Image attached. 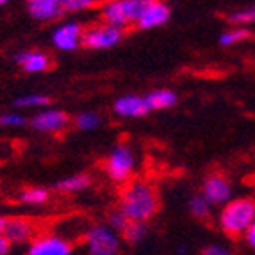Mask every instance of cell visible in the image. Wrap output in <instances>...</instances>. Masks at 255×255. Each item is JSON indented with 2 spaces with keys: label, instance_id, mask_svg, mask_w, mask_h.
I'll return each instance as SVG.
<instances>
[{
  "label": "cell",
  "instance_id": "25",
  "mask_svg": "<svg viewBox=\"0 0 255 255\" xmlns=\"http://www.w3.org/2000/svg\"><path fill=\"white\" fill-rule=\"evenodd\" d=\"M107 225L113 230H116L118 234H122L125 230V227L128 225V218L125 216L120 209H113L109 214H107Z\"/></svg>",
  "mask_w": 255,
  "mask_h": 255
},
{
  "label": "cell",
  "instance_id": "13",
  "mask_svg": "<svg viewBox=\"0 0 255 255\" xmlns=\"http://www.w3.org/2000/svg\"><path fill=\"white\" fill-rule=\"evenodd\" d=\"M113 111L120 118H143L150 113L145 97H137V95H124L116 98L113 104Z\"/></svg>",
  "mask_w": 255,
  "mask_h": 255
},
{
  "label": "cell",
  "instance_id": "17",
  "mask_svg": "<svg viewBox=\"0 0 255 255\" xmlns=\"http://www.w3.org/2000/svg\"><path fill=\"white\" fill-rule=\"evenodd\" d=\"M177 95L171 90H153L148 95H145V102L148 106L150 113L152 111H164L170 109L177 104Z\"/></svg>",
  "mask_w": 255,
  "mask_h": 255
},
{
  "label": "cell",
  "instance_id": "4",
  "mask_svg": "<svg viewBox=\"0 0 255 255\" xmlns=\"http://www.w3.org/2000/svg\"><path fill=\"white\" fill-rule=\"evenodd\" d=\"M104 170L115 184L125 186L130 182L132 175L136 171V155L127 145H116L107 155Z\"/></svg>",
  "mask_w": 255,
  "mask_h": 255
},
{
  "label": "cell",
  "instance_id": "10",
  "mask_svg": "<svg viewBox=\"0 0 255 255\" xmlns=\"http://www.w3.org/2000/svg\"><path fill=\"white\" fill-rule=\"evenodd\" d=\"M82 36H84V29L81 23H75V21L61 23L52 32V45L61 52H72L82 45Z\"/></svg>",
  "mask_w": 255,
  "mask_h": 255
},
{
  "label": "cell",
  "instance_id": "18",
  "mask_svg": "<svg viewBox=\"0 0 255 255\" xmlns=\"http://www.w3.org/2000/svg\"><path fill=\"white\" fill-rule=\"evenodd\" d=\"M50 200V191L47 187H25L23 191L18 195V202L23 205H29V207H39V205H45Z\"/></svg>",
  "mask_w": 255,
  "mask_h": 255
},
{
  "label": "cell",
  "instance_id": "5",
  "mask_svg": "<svg viewBox=\"0 0 255 255\" xmlns=\"http://www.w3.org/2000/svg\"><path fill=\"white\" fill-rule=\"evenodd\" d=\"M145 5L146 0H107L100 13L104 23L124 29L128 23H136Z\"/></svg>",
  "mask_w": 255,
  "mask_h": 255
},
{
  "label": "cell",
  "instance_id": "6",
  "mask_svg": "<svg viewBox=\"0 0 255 255\" xmlns=\"http://www.w3.org/2000/svg\"><path fill=\"white\" fill-rule=\"evenodd\" d=\"M125 32L122 27L109 25V23H98V25L90 27L84 30L82 36V47L88 50H107V48L116 47L122 39H124Z\"/></svg>",
  "mask_w": 255,
  "mask_h": 255
},
{
  "label": "cell",
  "instance_id": "34",
  "mask_svg": "<svg viewBox=\"0 0 255 255\" xmlns=\"http://www.w3.org/2000/svg\"><path fill=\"white\" fill-rule=\"evenodd\" d=\"M27 4H32V2H38V0H25Z\"/></svg>",
  "mask_w": 255,
  "mask_h": 255
},
{
  "label": "cell",
  "instance_id": "33",
  "mask_svg": "<svg viewBox=\"0 0 255 255\" xmlns=\"http://www.w3.org/2000/svg\"><path fill=\"white\" fill-rule=\"evenodd\" d=\"M7 2H9V0H0V7H2V5H5Z\"/></svg>",
  "mask_w": 255,
  "mask_h": 255
},
{
  "label": "cell",
  "instance_id": "32",
  "mask_svg": "<svg viewBox=\"0 0 255 255\" xmlns=\"http://www.w3.org/2000/svg\"><path fill=\"white\" fill-rule=\"evenodd\" d=\"M177 254H179V255H184V254H186V248H184V247H179V248H177Z\"/></svg>",
  "mask_w": 255,
  "mask_h": 255
},
{
  "label": "cell",
  "instance_id": "11",
  "mask_svg": "<svg viewBox=\"0 0 255 255\" xmlns=\"http://www.w3.org/2000/svg\"><path fill=\"white\" fill-rule=\"evenodd\" d=\"M70 124V118L64 111L59 109H43L41 113H36L30 118V127L38 132H45V134H55L66 128Z\"/></svg>",
  "mask_w": 255,
  "mask_h": 255
},
{
  "label": "cell",
  "instance_id": "30",
  "mask_svg": "<svg viewBox=\"0 0 255 255\" xmlns=\"http://www.w3.org/2000/svg\"><path fill=\"white\" fill-rule=\"evenodd\" d=\"M13 254V243L9 241L5 236H0V255H11Z\"/></svg>",
  "mask_w": 255,
  "mask_h": 255
},
{
  "label": "cell",
  "instance_id": "20",
  "mask_svg": "<svg viewBox=\"0 0 255 255\" xmlns=\"http://www.w3.org/2000/svg\"><path fill=\"white\" fill-rule=\"evenodd\" d=\"M187 207H189V213H191L193 218H196V220H209L211 218V211H213V205L209 204L207 200H205L202 195H193L191 198H189V204H187Z\"/></svg>",
  "mask_w": 255,
  "mask_h": 255
},
{
  "label": "cell",
  "instance_id": "24",
  "mask_svg": "<svg viewBox=\"0 0 255 255\" xmlns=\"http://www.w3.org/2000/svg\"><path fill=\"white\" fill-rule=\"evenodd\" d=\"M100 116L97 113H91V111H86V113H79L75 116V125L81 130H95V128L100 125Z\"/></svg>",
  "mask_w": 255,
  "mask_h": 255
},
{
  "label": "cell",
  "instance_id": "29",
  "mask_svg": "<svg viewBox=\"0 0 255 255\" xmlns=\"http://www.w3.org/2000/svg\"><path fill=\"white\" fill-rule=\"evenodd\" d=\"M243 241H245V245H247L250 250L255 252V221L248 227L247 232L243 234Z\"/></svg>",
  "mask_w": 255,
  "mask_h": 255
},
{
  "label": "cell",
  "instance_id": "2",
  "mask_svg": "<svg viewBox=\"0 0 255 255\" xmlns=\"http://www.w3.org/2000/svg\"><path fill=\"white\" fill-rule=\"evenodd\" d=\"M255 221V198L239 196L221 207L218 214V227L227 238H243L247 229Z\"/></svg>",
  "mask_w": 255,
  "mask_h": 255
},
{
  "label": "cell",
  "instance_id": "31",
  "mask_svg": "<svg viewBox=\"0 0 255 255\" xmlns=\"http://www.w3.org/2000/svg\"><path fill=\"white\" fill-rule=\"evenodd\" d=\"M5 225H7V218H5V216H0V236H4Z\"/></svg>",
  "mask_w": 255,
  "mask_h": 255
},
{
  "label": "cell",
  "instance_id": "8",
  "mask_svg": "<svg viewBox=\"0 0 255 255\" xmlns=\"http://www.w3.org/2000/svg\"><path fill=\"white\" fill-rule=\"evenodd\" d=\"M202 196L209 204L213 205H220L223 207L225 204H229L232 198H234V191H232V186H230L229 180L220 173H213L209 175L207 179L202 184Z\"/></svg>",
  "mask_w": 255,
  "mask_h": 255
},
{
  "label": "cell",
  "instance_id": "21",
  "mask_svg": "<svg viewBox=\"0 0 255 255\" xmlns=\"http://www.w3.org/2000/svg\"><path fill=\"white\" fill-rule=\"evenodd\" d=\"M252 38V32L247 27H236V29L225 30L223 34L220 36V45L221 47H234L238 43L247 41Z\"/></svg>",
  "mask_w": 255,
  "mask_h": 255
},
{
  "label": "cell",
  "instance_id": "26",
  "mask_svg": "<svg viewBox=\"0 0 255 255\" xmlns=\"http://www.w3.org/2000/svg\"><path fill=\"white\" fill-rule=\"evenodd\" d=\"M98 0H61L63 13H77V11H86L91 9Z\"/></svg>",
  "mask_w": 255,
  "mask_h": 255
},
{
  "label": "cell",
  "instance_id": "14",
  "mask_svg": "<svg viewBox=\"0 0 255 255\" xmlns=\"http://www.w3.org/2000/svg\"><path fill=\"white\" fill-rule=\"evenodd\" d=\"M14 63L20 66L25 73H45L50 70L52 59L48 57V54L39 50H25L16 54Z\"/></svg>",
  "mask_w": 255,
  "mask_h": 255
},
{
  "label": "cell",
  "instance_id": "16",
  "mask_svg": "<svg viewBox=\"0 0 255 255\" xmlns=\"http://www.w3.org/2000/svg\"><path fill=\"white\" fill-rule=\"evenodd\" d=\"M91 186V177L86 173L70 175L66 179H61L54 184V189L63 195H73V193H81Z\"/></svg>",
  "mask_w": 255,
  "mask_h": 255
},
{
  "label": "cell",
  "instance_id": "1",
  "mask_svg": "<svg viewBox=\"0 0 255 255\" xmlns=\"http://www.w3.org/2000/svg\"><path fill=\"white\" fill-rule=\"evenodd\" d=\"M159 205L161 202L157 189L152 184L145 180H130L122 189L118 209L128 218V221L148 223L159 213Z\"/></svg>",
  "mask_w": 255,
  "mask_h": 255
},
{
  "label": "cell",
  "instance_id": "3",
  "mask_svg": "<svg viewBox=\"0 0 255 255\" xmlns=\"http://www.w3.org/2000/svg\"><path fill=\"white\" fill-rule=\"evenodd\" d=\"M86 255H120L124 239L107 223H95L82 236Z\"/></svg>",
  "mask_w": 255,
  "mask_h": 255
},
{
  "label": "cell",
  "instance_id": "27",
  "mask_svg": "<svg viewBox=\"0 0 255 255\" xmlns=\"http://www.w3.org/2000/svg\"><path fill=\"white\" fill-rule=\"evenodd\" d=\"M27 124V118L20 113H5V115L0 116V127L4 128H18V127H23Z\"/></svg>",
  "mask_w": 255,
  "mask_h": 255
},
{
  "label": "cell",
  "instance_id": "15",
  "mask_svg": "<svg viewBox=\"0 0 255 255\" xmlns=\"http://www.w3.org/2000/svg\"><path fill=\"white\" fill-rule=\"evenodd\" d=\"M30 18L38 21H52L63 14V5L61 0H38L32 4H27Z\"/></svg>",
  "mask_w": 255,
  "mask_h": 255
},
{
  "label": "cell",
  "instance_id": "19",
  "mask_svg": "<svg viewBox=\"0 0 255 255\" xmlns=\"http://www.w3.org/2000/svg\"><path fill=\"white\" fill-rule=\"evenodd\" d=\"M120 236L127 245H139L148 236V225L141 223V221H128V225L125 227V230Z\"/></svg>",
  "mask_w": 255,
  "mask_h": 255
},
{
  "label": "cell",
  "instance_id": "23",
  "mask_svg": "<svg viewBox=\"0 0 255 255\" xmlns=\"http://www.w3.org/2000/svg\"><path fill=\"white\" fill-rule=\"evenodd\" d=\"M229 21L236 27H245V25H250V23H255V5L234 11L229 16Z\"/></svg>",
  "mask_w": 255,
  "mask_h": 255
},
{
  "label": "cell",
  "instance_id": "22",
  "mask_svg": "<svg viewBox=\"0 0 255 255\" xmlns=\"http://www.w3.org/2000/svg\"><path fill=\"white\" fill-rule=\"evenodd\" d=\"M48 97L39 93H32V95H23V97L16 98L14 100V107L16 109H36V107H47L48 106Z\"/></svg>",
  "mask_w": 255,
  "mask_h": 255
},
{
  "label": "cell",
  "instance_id": "12",
  "mask_svg": "<svg viewBox=\"0 0 255 255\" xmlns=\"http://www.w3.org/2000/svg\"><path fill=\"white\" fill-rule=\"evenodd\" d=\"M4 236L13 243V247H23L29 245L36 238V225L34 221L29 218H7V225H5Z\"/></svg>",
  "mask_w": 255,
  "mask_h": 255
},
{
  "label": "cell",
  "instance_id": "9",
  "mask_svg": "<svg viewBox=\"0 0 255 255\" xmlns=\"http://www.w3.org/2000/svg\"><path fill=\"white\" fill-rule=\"evenodd\" d=\"M170 5L162 0H146V5L143 13L139 14L136 21V27L139 30H152L164 25L170 20Z\"/></svg>",
  "mask_w": 255,
  "mask_h": 255
},
{
  "label": "cell",
  "instance_id": "7",
  "mask_svg": "<svg viewBox=\"0 0 255 255\" xmlns=\"http://www.w3.org/2000/svg\"><path fill=\"white\" fill-rule=\"evenodd\" d=\"M75 248L68 238L59 234H38L27 245L25 255H73Z\"/></svg>",
  "mask_w": 255,
  "mask_h": 255
},
{
  "label": "cell",
  "instance_id": "28",
  "mask_svg": "<svg viewBox=\"0 0 255 255\" xmlns=\"http://www.w3.org/2000/svg\"><path fill=\"white\" fill-rule=\"evenodd\" d=\"M202 255H234V252L221 243H211L202 250Z\"/></svg>",
  "mask_w": 255,
  "mask_h": 255
}]
</instances>
